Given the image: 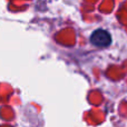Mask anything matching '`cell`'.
I'll use <instances>...</instances> for the list:
<instances>
[{
	"label": "cell",
	"instance_id": "cell-1",
	"mask_svg": "<svg viewBox=\"0 0 127 127\" xmlns=\"http://www.w3.org/2000/svg\"><path fill=\"white\" fill-rule=\"evenodd\" d=\"M90 42L96 47H107L112 42V36L107 30L97 29L90 36Z\"/></svg>",
	"mask_w": 127,
	"mask_h": 127
}]
</instances>
